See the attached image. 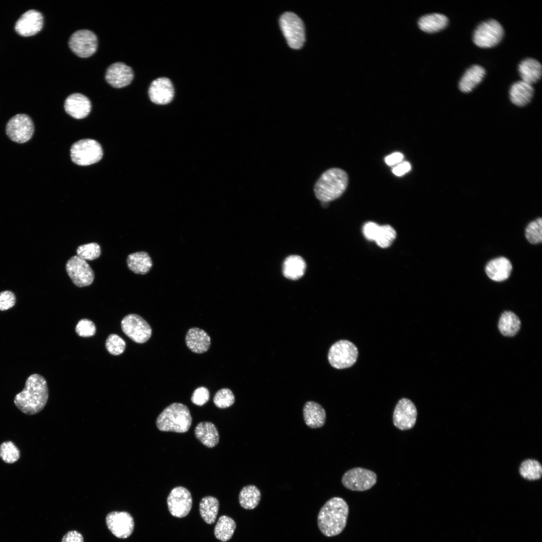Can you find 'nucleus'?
Wrapping results in <instances>:
<instances>
[{"label":"nucleus","instance_id":"nucleus-1","mask_svg":"<svg viewBox=\"0 0 542 542\" xmlns=\"http://www.w3.org/2000/svg\"><path fill=\"white\" fill-rule=\"evenodd\" d=\"M48 397L46 380L42 375L34 373L27 378L24 388L16 394L14 402L22 413L33 415L44 408Z\"/></svg>","mask_w":542,"mask_h":542},{"label":"nucleus","instance_id":"nucleus-2","mask_svg":"<svg viewBox=\"0 0 542 542\" xmlns=\"http://www.w3.org/2000/svg\"><path fill=\"white\" fill-rule=\"evenodd\" d=\"M349 514L348 504L342 498L334 497L321 508L317 518L321 532L331 537L341 533L345 528Z\"/></svg>","mask_w":542,"mask_h":542},{"label":"nucleus","instance_id":"nucleus-3","mask_svg":"<svg viewBox=\"0 0 542 542\" xmlns=\"http://www.w3.org/2000/svg\"><path fill=\"white\" fill-rule=\"evenodd\" d=\"M348 182V175L344 170L337 168L329 169L316 182L314 188L315 196L322 203L334 200L344 193Z\"/></svg>","mask_w":542,"mask_h":542},{"label":"nucleus","instance_id":"nucleus-4","mask_svg":"<svg viewBox=\"0 0 542 542\" xmlns=\"http://www.w3.org/2000/svg\"><path fill=\"white\" fill-rule=\"evenodd\" d=\"M192 422L188 407L183 403L175 402L166 407L159 415L156 426L161 431L183 433L189 430Z\"/></svg>","mask_w":542,"mask_h":542},{"label":"nucleus","instance_id":"nucleus-5","mask_svg":"<svg viewBox=\"0 0 542 542\" xmlns=\"http://www.w3.org/2000/svg\"><path fill=\"white\" fill-rule=\"evenodd\" d=\"M280 25L289 46L294 49L301 48L305 41L302 20L292 12H286L280 17Z\"/></svg>","mask_w":542,"mask_h":542},{"label":"nucleus","instance_id":"nucleus-6","mask_svg":"<svg viewBox=\"0 0 542 542\" xmlns=\"http://www.w3.org/2000/svg\"><path fill=\"white\" fill-rule=\"evenodd\" d=\"M72 161L80 166H88L100 161L103 156L100 145L92 139H83L75 143L70 149Z\"/></svg>","mask_w":542,"mask_h":542},{"label":"nucleus","instance_id":"nucleus-7","mask_svg":"<svg viewBox=\"0 0 542 542\" xmlns=\"http://www.w3.org/2000/svg\"><path fill=\"white\" fill-rule=\"evenodd\" d=\"M358 350L356 346L347 340H341L330 348L328 359L331 365L337 369H344L353 365L356 361Z\"/></svg>","mask_w":542,"mask_h":542},{"label":"nucleus","instance_id":"nucleus-8","mask_svg":"<svg viewBox=\"0 0 542 542\" xmlns=\"http://www.w3.org/2000/svg\"><path fill=\"white\" fill-rule=\"evenodd\" d=\"M504 35V30L496 20L490 19L480 24L474 31L473 40L481 48H491L497 45Z\"/></svg>","mask_w":542,"mask_h":542},{"label":"nucleus","instance_id":"nucleus-9","mask_svg":"<svg viewBox=\"0 0 542 542\" xmlns=\"http://www.w3.org/2000/svg\"><path fill=\"white\" fill-rule=\"evenodd\" d=\"M373 471L361 467H355L346 471L342 476V483L347 489L354 491H364L371 488L377 482Z\"/></svg>","mask_w":542,"mask_h":542},{"label":"nucleus","instance_id":"nucleus-10","mask_svg":"<svg viewBox=\"0 0 542 542\" xmlns=\"http://www.w3.org/2000/svg\"><path fill=\"white\" fill-rule=\"evenodd\" d=\"M123 333L137 343H144L151 337L152 330L149 324L141 316L130 314L125 316L121 322Z\"/></svg>","mask_w":542,"mask_h":542},{"label":"nucleus","instance_id":"nucleus-11","mask_svg":"<svg viewBox=\"0 0 542 542\" xmlns=\"http://www.w3.org/2000/svg\"><path fill=\"white\" fill-rule=\"evenodd\" d=\"M6 131L13 141L25 143L29 141L34 132V125L31 118L26 114H18L8 122Z\"/></svg>","mask_w":542,"mask_h":542},{"label":"nucleus","instance_id":"nucleus-12","mask_svg":"<svg viewBox=\"0 0 542 542\" xmlns=\"http://www.w3.org/2000/svg\"><path fill=\"white\" fill-rule=\"evenodd\" d=\"M97 38L95 34L88 30H80L75 32L70 37L69 46L71 51L77 56L87 58L96 51Z\"/></svg>","mask_w":542,"mask_h":542},{"label":"nucleus","instance_id":"nucleus-13","mask_svg":"<svg viewBox=\"0 0 542 542\" xmlns=\"http://www.w3.org/2000/svg\"><path fill=\"white\" fill-rule=\"evenodd\" d=\"M67 273L72 282L78 287L88 286L94 279V274L88 263L77 255L71 257L66 264Z\"/></svg>","mask_w":542,"mask_h":542},{"label":"nucleus","instance_id":"nucleus-14","mask_svg":"<svg viewBox=\"0 0 542 542\" xmlns=\"http://www.w3.org/2000/svg\"><path fill=\"white\" fill-rule=\"evenodd\" d=\"M105 522L108 530L117 538H126L133 531L134 520L127 511H111L106 515Z\"/></svg>","mask_w":542,"mask_h":542},{"label":"nucleus","instance_id":"nucleus-15","mask_svg":"<svg viewBox=\"0 0 542 542\" xmlns=\"http://www.w3.org/2000/svg\"><path fill=\"white\" fill-rule=\"evenodd\" d=\"M418 416L416 405L410 399L402 398L396 404L392 416L394 426L401 431L412 429L415 425Z\"/></svg>","mask_w":542,"mask_h":542},{"label":"nucleus","instance_id":"nucleus-16","mask_svg":"<svg viewBox=\"0 0 542 542\" xmlns=\"http://www.w3.org/2000/svg\"><path fill=\"white\" fill-rule=\"evenodd\" d=\"M167 504L173 516L184 517L189 513L192 506L191 493L184 487H176L171 491L167 498Z\"/></svg>","mask_w":542,"mask_h":542},{"label":"nucleus","instance_id":"nucleus-17","mask_svg":"<svg viewBox=\"0 0 542 542\" xmlns=\"http://www.w3.org/2000/svg\"><path fill=\"white\" fill-rule=\"evenodd\" d=\"M43 23L42 14L37 10H30L22 15L17 20L15 29L22 36H31L42 30Z\"/></svg>","mask_w":542,"mask_h":542},{"label":"nucleus","instance_id":"nucleus-18","mask_svg":"<svg viewBox=\"0 0 542 542\" xmlns=\"http://www.w3.org/2000/svg\"><path fill=\"white\" fill-rule=\"evenodd\" d=\"M151 100L157 104H166L170 102L174 95V90L171 80L166 77L154 80L149 89Z\"/></svg>","mask_w":542,"mask_h":542},{"label":"nucleus","instance_id":"nucleus-19","mask_svg":"<svg viewBox=\"0 0 542 542\" xmlns=\"http://www.w3.org/2000/svg\"><path fill=\"white\" fill-rule=\"evenodd\" d=\"M133 73L132 69L124 63L116 62L107 69L105 79L107 83L115 88L126 86L132 81Z\"/></svg>","mask_w":542,"mask_h":542},{"label":"nucleus","instance_id":"nucleus-20","mask_svg":"<svg viewBox=\"0 0 542 542\" xmlns=\"http://www.w3.org/2000/svg\"><path fill=\"white\" fill-rule=\"evenodd\" d=\"M66 112L71 116L81 119L87 116L89 113L91 105L89 99L85 95L78 93H73L67 97L64 103Z\"/></svg>","mask_w":542,"mask_h":542},{"label":"nucleus","instance_id":"nucleus-21","mask_svg":"<svg viewBox=\"0 0 542 542\" xmlns=\"http://www.w3.org/2000/svg\"><path fill=\"white\" fill-rule=\"evenodd\" d=\"M185 342L188 348L193 352L203 353L208 350L211 344L209 335L202 329L191 328L187 332Z\"/></svg>","mask_w":542,"mask_h":542},{"label":"nucleus","instance_id":"nucleus-22","mask_svg":"<svg viewBox=\"0 0 542 542\" xmlns=\"http://www.w3.org/2000/svg\"><path fill=\"white\" fill-rule=\"evenodd\" d=\"M512 266L510 260L505 257H499L490 260L486 264L485 272L492 280L502 282L507 279Z\"/></svg>","mask_w":542,"mask_h":542},{"label":"nucleus","instance_id":"nucleus-23","mask_svg":"<svg viewBox=\"0 0 542 542\" xmlns=\"http://www.w3.org/2000/svg\"><path fill=\"white\" fill-rule=\"evenodd\" d=\"M304 421L309 428L312 429L323 427L326 422V412L318 403L313 401L306 402L304 406Z\"/></svg>","mask_w":542,"mask_h":542},{"label":"nucleus","instance_id":"nucleus-24","mask_svg":"<svg viewBox=\"0 0 542 542\" xmlns=\"http://www.w3.org/2000/svg\"><path fill=\"white\" fill-rule=\"evenodd\" d=\"M194 433L197 440L208 448H213L219 442L218 430L214 424L210 422L198 423L195 428Z\"/></svg>","mask_w":542,"mask_h":542},{"label":"nucleus","instance_id":"nucleus-25","mask_svg":"<svg viewBox=\"0 0 542 542\" xmlns=\"http://www.w3.org/2000/svg\"><path fill=\"white\" fill-rule=\"evenodd\" d=\"M534 89L531 84L522 80L514 83L511 86L509 95L511 101L518 106L527 104L533 96Z\"/></svg>","mask_w":542,"mask_h":542},{"label":"nucleus","instance_id":"nucleus-26","mask_svg":"<svg viewBox=\"0 0 542 542\" xmlns=\"http://www.w3.org/2000/svg\"><path fill=\"white\" fill-rule=\"evenodd\" d=\"M518 71L522 80L531 85L540 78L541 65L537 60L527 58L519 63Z\"/></svg>","mask_w":542,"mask_h":542},{"label":"nucleus","instance_id":"nucleus-27","mask_svg":"<svg viewBox=\"0 0 542 542\" xmlns=\"http://www.w3.org/2000/svg\"><path fill=\"white\" fill-rule=\"evenodd\" d=\"M485 74L483 67L478 65H472L461 78L459 83V89L464 93L470 92L482 81Z\"/></svg>","mask_w":542,"mask_h":542},{"label":"nucleus","instance_id":"nucleus-28","mask_svg":"<svg viewBox=\"0 0 542 542\" xmlns=\"http://www.w3.org/2000/svg\"><path fill=\"white\" fill-rule=\"evenodd\" d=\"M448 24V18L439 13L426 15L421 17L418 21L420 29L429 33L440 31L444 29Z\"/></svg>","mask_w":542,"mask_h":542},{"label":"nucleus","instance_id":"nucleus-29","mask_svg":"<svg viewBox=\"0 0 542 542\" xmlns=\"http://www.w3.org/2000/svg\"><path fill=\"white\" fill-rule=\"evenodd\" d=\"M128 268L137 274L148 273L153 266L152 259L145 251H139L128 255L126 259Z\"/></svg>","mask_w":542,"mask_h":542},{"label":"nucleus","instance_id":"nucleus-30","mask_svg":"<svg viewBox=\"0 0 542 542\" xmlns=\"http://www.w3.org/2000/svg\"><path fill=\"white\" fill-rule=\"evenodd\" d=\"M500 332L503 336L512 337L519 331L521 322L518 316L512 312H504L500 317L498 325Z\"/></svg>","mask_w":542,"mask_h":542},{"label":"nucleus","instance_id":"nucleus-31","mask_svg":"<svg viewBox=\"0 0 542 542\" xmlns=\"http://www.w3.org/2000/svg\"><path fill=\"white\" fill-rule=\"evenodd\" d=\"M306 263L301 257L291 255L285 260L283 271L285 277L290 280H296L304 275Z\"/></svg>","mask_w":542,"mask_h":542},{"label":"nucleus","instance_id":"nucleus-32","mask_svg":"<svg viewBox=\"0 0 542 542\" xmlns=\"http://www.w3.org/2000/svg\"><path fill=\"white\" fill-rule=\"evenodd\" d=\"M219 507L218 499L211 496L203 497L199 503L200 514L208 524L213 523L216 519Z\"/></svg>","mask_w":542,"mask_h":542},{"label":"nucleus","instance_id":"nucleus-33","mask_svg":"<svg viewBox=\"0 0 542 542\" xmlns=\"http://www.w3.org/2000/svg\"><path fill=\"white\" fill-rule=\"evenodd\" d=\"M261 498L260 490L254 485L243 487L239 495V502L242 507L251 510L258 505Z\"/></svg>","mask_w":542,"mask_h":542},{"label":"nucleus","instance_id":"nucleus-34","mask_svg":"<svg viewBox=\"0 0 542 542\" xmlns=\"http://www.w3.org/2000/svg\"><path fill=\"white\" fill-rule=\"evenodd\" d=\"M236 526L235 522L232 518L222 515L215 526L214 535L220 541H227L232 537Z\"/></svg>","mask_w":542,"mask_h":542},{"label":"nucleus","instance_id":"nucleus-35","mask_svg":"<svg viewBox=\"0 0 542 542\" xmlns=\"http://www.w3.org/2000/svg\"><path fill=\"white\" fill-rule=\"evenodd\" d=\"M519 473L522 478L526 480L530 481L538 480L542 475V467L538 461L528 459L520 464Z\"/></svg>","mask_w":542,"mask_h":542},{"label":"nucleus","instance_id":"nucleus-36","mask_svg":"<svg viewBox=\"0 0 542 542\" xmlns=\"http://www.w3.org/2000/svg\"><path fill=\"white\" fill-rule=\"evenodd\" d=\"M396 237V232L391 226H379L374 241L380 247L389 246Z\"/></svg>","mask_w":542,"mask_h":542},{"label":"nucleus","instance_id":"nucleus-37","mask_svg":"<svg viewBox=\"0 0 542 542\" xmlns=\"http://www.w3.org/2000/svg\"><path fill=\"white\" fill-rule=\"evenodd\" d=\"M20 457V451L12 441H6L0 445V458L5 463L12 464Z\"/></svg>","mask_w":542,"mask_h":542},{"label":"nucleus","instance_id":"nucleus-38","mask_svg":"<svg viewBox=\"0 0 542 542\" xmlns=\"http://www.w3.org/2000/svg\"><path fill=\"white\" fill-rule=\"evenodd\" d=\"M526 239L531 244L539 243L542 241V219L538 218L530 222L525 230Z\"/></svg>","mask_w":542,"mask_h":542},{"label":"nucleus","instance_id":"nucleus-39","mask_svg":"<svg viewBox=\"0 0 542 542\" xmlns=\"http://www.w3.org/2000/svg\"><path fill=\"white\" fill-rule=\"evenodd\" d=\"M76 251L77 255L85 260L95 259L101 254L100 247L95 242L80 245L78 247Z\"/></svg>","mask_w":542,"mask_h":542},{"label":"nucleus","instance_id":"nucleus-40","mask_svg":"<svg viewBox=\"0 0 542 542\" xmlns=\"http://www.w3.org/2000/svg\"><path fill=\"white\" fill-rule=\"evenodd\" d=\"M235 397L229 388H224L218 390L213 398L214 404L218 408L225 409L234 403Z\"/></svg>","mask_w":542,"mask_h":542},{"label":"nucleus","instance_id":"nucleus-41","mask_svg":"<svg viewBox=\"0 0 542 542\" xmlns=\"http://www.w3.org/2000/svg\"><path fill=\"white\" fill-rule=\"evenodd\" d=\"M125 346L124 340L116 334H110L105 342V347L107 351L113 355H118L122 353L125 350Z\"/></svg>","mask_w":542,"mask_h":542},{"label":"nucleus","instance_id":"nucleus-42","mask_svg":"<svg viewBox=\"0 0 542 542\" xmlns=\"http://www.w3.org/2000/svg\"><path fill=\"white\" fill-rule=\"evenodd\" d=\"M96 330L94 323L87 319H82L79 321L75 328L76 333L83 337L93 336L96 333Z\"/></svg>","mask_w":542,"mask_h":542},{"label":"nucleus","instance_id":"nucleus-43","mask_svg":"<svg viewBox=\"0 0 542 542\" xmlns=\"http://www.w3.org/2000/svg\"><path fill=\"white\" fill-rule=\"evenodd\" d=\"M209 397L210 394L208 389L205 387L201 386L194 391L191 399L194 404L202 406L209 400Z\"/></svg>","mask_w":542,"mask_h":542},{"label":"nucleus","instance_id":"nucleus-44","mask_svg":"<svg viewBox=\"0 0 542 542\" xmlns=\"http://www.w3.org/2000/svg\"><path fill=\"white\" fill-rule=\"evenodd\" d=\"M16 302L15 294L9 290L0 292V311H6L14 307Z\"/></svg>","mask_w":542,"mask_h":542},{"label":"nucleus","instance_id":"nucleus-45","mask_svg":"<svg viewBox=\"0 0 542 542\" xmlns=\"http://www.w3.org/2000/svg\"><path fill=\"white\" fill-rule=\"evenodd\" d=\"M379 226L373 222L365 223L362 229L363 233L365 238L369 240L374 241Z\"/></svg>","mask_w":542,"mask_h":542},{"label":"nucleus","instance_id":"nucleus-46","mask_svg":"<svg viewBox=\"0 0 542 542\" xmlns=\"http://www.w3.org/2000/svg\"><path fill=\"white\" fill-rule=\"evenodd\" d=\"M61 542H84V538L79 532L70 530L64 535Z\"/></svg>","mask_w":542,"mask_h":542},{"label":"nucleus","instance_id":"nucleus-47","mask_svg":"<svg viewBox=\"0 0 542 542\" xmlns=\"http://www.w3.org/2000/svg\"><path fill=\"white\" fill-rule=\"evenodd\" d=\"M411 169V166L409 162L404 161L398 164L392 168V173L397 176H401L408 172Z\"/></svg>","mask_w":542,"mask_h":542},{"label":"nucleus","instance_id":"nucleus-48","mask_svg":"<svg viewBox=\"0 0 542 542\" xmlns=\"http://www.w3.org/2000/svg\"><path fill=\"white\" fill-rule=\"evenodd\" d=\"M403 159V155L402 153L395 152L387 156L385 158V162L387 165L392 166L401 163Z\"/></svg>","mask_w":542,"mask_h":542}]
</instances>
